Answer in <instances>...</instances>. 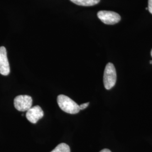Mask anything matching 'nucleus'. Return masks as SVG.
I'll return each mask as SVG.
<instances>
[{"instance_id": "f8f14e48", "label": "nucleus", "mask_w": 152, "mask_h": 152, "mask_svg": "<svg viewBox=\"0 0 152 152\" xmlns=\"http://www.w3.org/2000/svg\"><path fill=\"white\" fill-rule=\"evenodd\" d=\"M150 63H151V64H152V60L150 61Z\"/></svg>"}, {"instance_id": "9d476101", "label": "nucleus", "mask_w": 152, "mask_h": 152, "mask_svg": "<svg viewBox=\"0 0 152 152\" xmlns=\"http://www.w3.org/2000/svg\"><path fill=\"white\" fill-rule=\"evenodd\" d=\"M148 10L152 14V0H148Z\"/></svg>"}, {"instance_id": "7ed1b4c3", "label": "nucleus", "mask_w": 152, "mask_h": 152, "mask_svg": "<svg viewBox=\"0 0 152 152\" xmlns=\"http://www.w3.org/2000/svg\"><path fill=\"white\" fill-rule=\"evenodd\" d=\"M32 98L31 96L27 95H21L15 97L14 104L15 108L18 110L25 112L32 107Z\"/></svg>"}, {"instance_id": "39448f33", "label": "nucleus", "mask_w": 152, "mask_h": 152, "mask_svg": "<svg viewBox=\"0 0 152 152\" xmlns=\"http://www.w3.org/2000/svg\"><path fill=\"white\" fill-rule=\"evenodd\" d=\"M44 115L43 110L39 105L31 107L27 111L26 114L27 120L32 124H36L38 120L41 119Z\"/></svg>"}, {"instance_id": "f03ea898", "label": "nucleus", "mask_w": 152, "mask_h": 152, "mask_svg": "<svg viewBox=\"0 0 152 152\" xmlns=\"http://www.w3.org/2000/svg\"><path fill=\"white\" fill-rule=\"evenodd\" d=\"M117 81V73L114 65L108 63L104 72L103 82L104 87L107 90H110L114 87Z\"/></svg>"}, {"instance_id": "423d86ee", "label": "nucleus", "mask_w": 152, "mask_h": 152, "mask_svg": "<svg viewBox=\"0 0 152 152\" xmlns=\"http://www.w3.org/2000/svg\"><path fill=\"white\" fill-rule=\"evenodd\" d=\"M10 72L9 63L7 56L6 49L4 46L0 47V74L7 76Z\"/></svg>"}, {"instance_id": "6e6552de", "label": "nucleus", "mask_w": 152, "mask_h": 152, "mask_svg": "<svg viewBox=\"0 0 152 152\" xmlns=\"http://www.w3.org/2000/svg\"><path fill=\"white\" fill-rule=\"evenodd\" d=\"M51 152H71V150L68 144L61 143Z\"/></svg>"}, {"instance_id": "0eeeda50", "label": "nucleus", "mask_w": 152, "mask_h": 152, "mask_svg": "<svg viewBox=\"0 0 152 152\" xmlns=\"http://www.w3.org/2000/svg\"><path fill=\"white\" fill-rule=\"evenodd\" d=\"M77 5L91 6L98 4L100 0H70Z\"/></svg>"}, {"instance_id": "1a4fd4ad", "label": "nucleus", "mask_w": 152, "mask_h": 152, "mask_svg": "<svg viewBox=\"0 0 152 152\" xmlns=\"http://www.w3.org/2000/svg\"><path fill=\"white\" fill-rule=\"evenodd\" d=\"M89 104H90V103L88 102V103H86L82 104L80 105H79L80 110H83V109L86 108L89 105Z\"/></svg>"}, {"instance_id": "20e7f679", "label": "nucleus", "mask_w": 152, "mask_h": 152, "mask_svg": "<svg viewBox=\"0 0 152 152\" xmlns=\"http://www.w3.org/2000/svg\"><path fill=\"white\" fill-rule=\"evenodd\" d=\"M98 18L105 24L113 25L118 23L121 19L120 15L113 11H99L97 14Z\"/></svg>"}, {"instance_id": "ddd939ff", "label": "nucleus", "mask_w": 152, "mask_h": 152, "mask_svg": "<svg viewBox=\"0 0 152 152\" xmlns=\"http://www.w3.org/2000/svg\"><path fill=\"white\" fill-rule=\"evenodd\" d=\"M145 9H146V10H148V7H146V8H145Z\"/></svg>"}, {"instance_id": "4468645a", "label": "nucleus", "mask_w": 152, "mask_h": 152, "mask_svg": "<svg viewBox=\"0 0 152 152\" xmlns=\"http://www.w3.org/2000/svg\"><path fill=\"white\" fill-rule=\"evenodd\" d=\"M151 56H152V51H151Z\"/></svg>"}, {"instance_id": "9b49d317", "label": "nucleus", "mask_w": 152, "mask_h": 152, "mask_svg": "<svg viewBox=\"0 0 152 152\" xmlns=\"http://www.w3.org/2000/svg\"><path fill=\"white\" fill-rule=\"evenodd\" d=\"M100 152H112L108 149H104Z\"/></svg>"}, {"instance_id": "f257e3e1", "label": "nucleus", "mask_w": 152, "mask_h": 152, "mask_svg": "<svg viewBox=\"0 0 152 152\" xmlns=\"http://www.w3.org/2000/svg\"><path fill=\"white\" fill-rule=\"evenodd\" d=\"M57 102L60 108L69 114H77L80 111L79 105L71 98L64 95H59Z\"/></svg>"}]
</instances>
